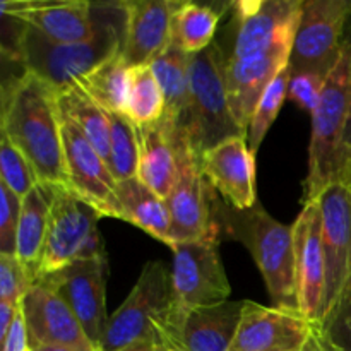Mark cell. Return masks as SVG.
<instances>
[{"instance_id": "38", "label": "cell", "mask_w": 351, "mask_h": 351, "mask_svg": "<svg viewBox=\"0 0 351 351\" xmlns=\"http://www.w3.org/2000/svg\"><path fill=\"white\" fill-rule=\"evenodd\" d=\"M19 311L21 307H14V305L7 304V302H0V343H3V339L9 335Z\"/></svg>"}, {"instance_id": "44", "label": "cell", "mask_w": 351, "mask_h": 351, "mask_svg": "<svg viewBox=\"0 0 351 351\" xmlns=\"http://www.w3.org/2000/svg\"><path fill=\"white\" fill-rule=\"evenodd\" d=\"M350 185H351V184H350Z\"/></svg>"}, {"instance_id": "43", "label": "cell", "mask_w": 351, "mask_h": 351, "mask_svg": "<svg viewBox=\"0 0 351 351\" xmlns=\"http://www.w3.org/2000/svg\"><path fill=\"white\" fill-rule=\"evenodd\" d=\"M27 351H33V350H31V348H29V350H27Z\"/></svg>"}, {"instance_id": "39", "label": "cell", "mask_w": 351, "mask_h": 351, "mask_svg": "<svg viewBox=\"0 0 351 351\" xmlns=\"http://www.w3.org/2000/svg\"><path fill=\"white\" fill-rule=\"evenodd\" d=\"M345 40H346V43L350 45V51H351V19H350V24H348V29H346V33H345ZM343 154H345L346 170H348V173L351 177V103H350L348 125H346L345 141H343ZM350 184H351V182H350Z\"/></svg>"}, {"instance_id": "14", "label": "cell", "mask_w": 351, "mask_h": 351, "mask_svg": "<svg viewBox=\"0 0 351 351\" xmlns=\"http://www.w3.org/2000/svg\"><path fill=\"white\" fill-rule=\"evenodd\" d=\"M243 300L209 307H182L175 302L160 346L171 351H228L239 329Z\"/></svg>"}, {"instance_id": "5", "label": "cell", "mask_w": 351, "mask_h": 351, "mask_svg": "<svg viewBox=\"0 0 351 351\" xmlns=\"http://www.w3.org/2000/svg\"><path fill=\"white\" fill-rule=\"evenodd\" d=\"M177 127L187 137L199 160L223 141L247 137L233 117L226 86V55L218 43L191 55L189 106Z\"/></svg>"}, {"instance_id": "31", "label": "cell", "mask_w": 351, "mask_h": 351, "mask_svg": "<svg viewBox=\"0 0 351 351\" xmlns=\"http://www.w3.org/2000/svg\"><path fill=\"white\" fill-rule=\"evenodd\" d=\"M125 115L136 125H147L163 119V93L149 65H139L130 71V91Z\"/></svg>"}, {"instance_id": "25", "label": "cell", "mask_w": 351, "mask_h": 351, "mask_svg": "<svg viewBox=\"0 0 351 351\" xmlns=\"http://www.w3.org/2000/svg\"><path fill=\"white\" fill-rule=\"evenodd\" d=\"M117 195H119L123 221L132 223L137 228L167 243L170 249L173 247L170 237L171 218L167 199L160 197L137 177L119 184Z\"/></svg>"}, {"instance_id": "6", "label": "cell", "mask_w": 351, "mask_h": 351, "mask_svg": "<svg viewBox=\"0 0 351 351\" xmlns=\"http://www.w3.org/2000/svg\"><path fill=\"white\" fill-rule=\"evenodd\" d=\"M173 305L171 273L160 261H149L129 297L110 315L99 351H120L139 345L158 348Z\"/></svg>"}, {"instance_id": "4", "label": "cell", "mask_w": 351, "mask_h": 351, "mask_svg": "<svg viewBox=\"0 0 351 351\" xmlns=\"http://www.w3.org/2000/svg\"><path fill=\"white\" fill-rule=\"evenodd\" d=\"M351 51L343 41L338 62L326 79L317 110L312 113V137L308 149V173L304 204L321 197L332 182H351L346 170L343 141L350 119Z\"/></svg>"}, {"instance_id": "7", "label": "cell", "mask_w": 351, "mask_h": 351, "mask_svg": "<svg viewBox=\"0 0 351 351\" xmlns=\"http://www.w3.org/2000/svg\"><path fill=\"white\" fill-rule=\"evenodd\" d=\"M98 218L101 215L69 189H51V208L40 278L64 269L75 261L106 257L98 232Z\"/></svg>"}, {"instance_id": "33", "label": "cell", "mask_w": 351, "mask_h": 351, "mask_svg": "<svg viewBox=\"0 0 351 351\" xmlns=\"http://www.w3.org/2000/svg\"><path fill=\"white\" fill-rule=\"evenodd\" d=\"M0 182L21 199L40 184L29 161L5 136L0 141Z\"/></svg>"}, {"instance_id": "10", "label": "cell", "mask_w": 351, "mask_h": 351, "mask_svg": "<svg viewBox=\"0 0 351 351\" xmlns=\"http://www.w3.org/2000/svg\"><path fill=\"white\" fill-rule=\"evenodd\" d=\"M219 235L182 242L171 249V288L182 307H209L228 302L232 287L218 252Z\"/></svg>"}, {"instance_id": "15", "label": "cell", "mask_w": 351, "mask_h": 351, "mask_svg": "<svg viewBox=\"0 0 351 351\" xmlns=\"http://www.w3.org/2000/svg\"><path fill=\"white\" fill-rule=\"evenodd\" d=\"M304 2L300 0H242L232 5V50L226 58H243L295 38Z\"/></svg>"}, {"instance_id": "32", "label": "cell", "mask_w": 351, "mask_h": 351, "mask_svg": "<svg viewBox=\"0 0 351 351\" xmlns=\"http://www.w3.org/2000/svg\"><path fill=\"white\" fill-rule=\"evenodd\" d=\"M291 75L293 74H291V69L288 65L267 86V89L261 96L259 103H257L256 110H254L249 129H247V143H249L250 151L254 154L257 153L259 146L263 144L267 130L271 129L273 122L276 120L278 113H280L281 106H283L285 99L288 98V88H290Z\"/></svg>"}, {"instance_id": "2", "label": "cell", "mask_w": 351, "mask_h": 351, "mask_svg": "<svg viewBox=\"0 0 351 351\" xmlns=\"http://www.w3.org/2000/svg\"><path fill=\"white\" fill-rule=\"evenodd\" d=\"M211 218L219 235L247 247L276 307L298 311L293 226L274 219L259 202L245 211H239L225 201H218L215 192Z\"/></svg>"}, {"instance_id": "27", "label": "cell", "mask_w": 351, "mask_h": 351, "mask_svg": "<svg viewBox=\"0 0 351 351\" xmlns=\"http://www.w3.org/2000/svg\"><path fill=\"white\" fill-rule=\"evenodd\" d=\"M130 67L122 51L110 57L77 81L79 88L106 113H125L130 91Z\"/></svg>"}, {"instance_id": "29", "label": "cell", "mask_w": 351, "mask_h": 351, "mask_svg": "<svg viewBox=\"0 0 351 351\" xmlns=\"http://www.w3.org/2000/svg\"><path fill=\"white\" fill-rule=\"evenodd\" d=\"M58 106L60 112L82 130L86 139L95 146L103 160L108 161L112 136L108 113L96 105L79 86H72L58 93Z\"/></svg>"}, {"instance_id": "26", "label": "cell", "mask_w": 351, "mask_h": 351, "mask_svg": "<svg viewBox=\"0 0 351 351\" xmlns=\"http://www.w3.org/2000/svg\"><path fill=\"white\" fill-rule=\"evenodd\" d=\"M165 98V117L180 123L191 95V55L170 45L149 64Z\"/></svg>"}, {"instance_id": "12", "label": "cell", "mask_w": 351, "mask_h": 351, "mask_svg": "<svg viewBox=\"0 0 351 351\" xmlns=\"http://www.w3.org/2000/svg\"><path fill=\"white\" fill-rule=\"evenodd\" d=\"M60 120L69 191L88 202L101 216L122 219L117 195L119 184L113 178L106 161L86 139L82 130L62 112Z\"/></svg>"}, {"instance_id": "34", "label": "cell", "mask_w": 351, "mask_h": 351, "mask_svg": "<svg viewBox=\"0 0 351 351\" xmlns=\"http://www.w3.org/2000/svg\"><path fill=\"white\" fill-rule=\"evenodd\" d=\"M338 351H351V276L328 317L317 324Z\"/></svg>"}, {"instance_id": "22", "label": "cell", "mask_w": 351, "mask_h": 351, "mask_svg": "<svg viewBox=\"0 0 351 351\" xmlns=\"http://www.w3.org/2000/svg\"><path fill=\"white\" fill-rule=\"evenodd\" d=\"M125 10L122 55L130 67L149 65L171 45V16L178 2L134 0Z\"/></svg>"}, {"instance_id": "37", "label": "cell", "mask_w": 351, "mask_h": 351, "mask_svg": "<svg viewBox=\"0 0 351 351\" xmlns=\"http://www.w3.org/2000/svg\"><path fill=\"white\" fill-rule=\"evenodd\" d=\"M326 79L328 77L319 74V72H298V74H293L291 75L290 88H288V98L312 115L317 110L319 103H321Z\"/></svg>"}, {"instance_id": "28", "label": "cell", "mask_w": 351, "mask_h": 351, "mask_svg": "<svg viewBox=\"0 0 351 351\" xmlns=\"http://www.w3.org/2000/svg\"><path fill=\"white\" fill-rule=\"evenodd\" d=\"M221 12L213 7L178 2L171 16V45L194 55L213 45Z\"/></svg>"}, {"instance_id": "8", "label": "cell", "mask_w": 351, "mask_h": 351, "mask_svg": "<svg viewBox=\"0 0 351 351\" xmlns=\"http://www.w3.org/2000/svg\"><path fill=\"white\" fill-rule=\"evenodd\" d=\"M173 144L177 153V178L167 197V206L171 218L170 237L175 247L182 242L208 239L216 235L218 230L211 218L213 187L202 173L201 160L175 122Z\"/></svg>"}, {"instance_id": "41", "label": "cell", "mask_w": 351, "mask_h": 351, "mask_svg": "<svg viewBox=\"0 0 351 351\" xmlns=\"http://www.w3.org/2000/svg\"><path fill=\"white\" fill-rule=\"evenodd\" d=\"M33 351H74L67 348H55V346H40V348H34Z\"/></svg>"}, {"instance_id": "11", "label": "cell", "mask_w": 351, "mask_h": 351, "mask_svg": "<svg viewBox=\"0 0 351 351\" xmlns=\"http://www.w3.org/2000/svg\"><path fill=\"white\" fill-rule=\"evenodd\" d=\"M106 280L108 257L75 261L71 266L38 280L67 304L98 351L110 321L105 302Z\"/></svg>"}, {"instance_id": "17", "label": "cell", "mask_w": 351, "mask_h": 351, "mask_svg": "<svg viewBox=\"0 0 351 351\" xmlns=\"http://www.w3.org/2000/svg\"><path fill=\"white\" fill-rule=\"evenodd\" d=\"M29 348L55 346L74 351H98L89 341L74 312L55 291L36 281L21 302Z\"/></svg>"}, {"instance_id": "35", "label": "cell", "mask_w": 351, "mask_h": 351, "mask_svg": "<svg viewBox=\"0 0 351 351\" xmlns=\"http://www.w3.org/2000/svg\"><path fill=\"white\" fill-rule=\"evenodd\" d=\"M33 285L34 280L16 256L0 254V302L21 307L24 295Z\"/></svg>"}, {"instance_id": "21", "label": "cell", "mask_w": 351, "mask_h": 351, "mask_svg": "<svg viewBox=\"0 0 351 351\" xmlns=\"http://www.w3.org/2000/svg\"><path fill=\"white\" fill-rule=\"evenodd\" d=\"M201 170L215 192L232 208L245 211L257 204L256 154L250 151L247 137H232L206 151Z\"/></svg>"}, {"instance_id": "13", "label": "cell", "mask_w": 351, "mask_h": 351, "mask_svg": "<svg viewBox=\"0 0 351 351\" xmlns=\"http://www.w3.org/2000/svg\"><path fill=\"white\" fill-rule=\"evenodd\" d=\"M322 216V254H324L326 288L321 324L351 276V185L332 182L317 199Z\"/></svg>"}, {"instance_id": "18", "label": "cell", "mask_w": 351, "mask_h": 351, "mask_svg": "<svg viewBox=\"0 0 351 351\" xmlns=\"http://www.w3.org/2000/svg\"><path fill=\"white\" fill-rule=\"evenodd\" d=\"M293 41L295 38H288L249 57L233 58V60L226 58V86H228L230 105L237 123L245 132V136L261 96L276 79V75L290 65Z\"/></svg>"}, {"instance_id": "42", "label": "cell", "mask_w": 351, "mask_h": 351, "mask_svg": "<svg viewBox=\"0 0 351 351\" xmlns=\"http://www.w3.org/2000/svg\"><path fill=\"white\" fill-rule=\"evenodd\" d=\"M156 351H171V350H156Z\"/></svg>"}, {"instance_id": "3", "label": "cell", "mask_w": 351, "mask_h": 351, "mask_svg": "<svg viewBox=\"0 0 351 351\" xmlns=\"http://www.w3.org/2000/svg\"><path fill=\"white\" fill-rule=\"evenodd\" d=\"M123 31L125 10L122 2L117 14H98V31L82 43H53L23 23L16 38V57L24 64V71L38 75L60 93L122 51Z\"/></svg>"}, {"instance_id": "30", "label": "cell", "mask_w": 351, "mask_h": 351, "mask_svg": "<svg viewBox=\"0 0 351 351\" xmlns=\"http://www.w3.org/2000/svg\"><path fill=\"white\" fill-rule=\"evenodd\" d=\"M110 117V158L106 161L117 184L137 177L139 141L136 123L125 113H108Z\"/></svg>"}, {"instance_id": "9", "label": "cell", "mask_w": 351, "mask_h": 351, "mask_svg": "<svg viewBox=\"0 0 351 351\" xmlns=\"http://www.w3.org/2000/svg\"><path fill=\"white\" fill-rule=\"evenodd\" d=\"M351 19V0L304 2L291 48V74L319 72L328 77L341 53Z\"/></svg>"}, {"instance_id": "40", "label": "cell", "mask_w": 351, "mask_h": 351, "mask_svg": "<svg viewBox=\"0 0 351 351\" xmlns=\"http://www.w3.org/2000/svg\"><path fill=\"white\" fill-rule=\"evenodd\" d=\"M120 351H156V348L149 345H139V346H132V348H125Z\"/></svg>"}, {"instance_id": "1", "label": "cell", "mask_w": 351, "mask_h": 351, "mask_svg": "<svg viewBox=\"0 0 351 351\" xmlns=\"http://www.w3.org/2000/svg\"><path fill=\"white\" fill-rule=\"evenodd\" d=\"M2 136L26 156L41 185H67L58 93L38 75H23L3 86Z\"/></svg>"}, {"instance_id": "36", "label": "cell", "mask_w": 351, "mask_h": 351, "mask_svg": "<svg viewBox=\"0 0 351 351\" xmlns=\"http://www.w3.org/2000/svg\"><path fill=\"white\" fill-rule=\"evenodd\" d=\"M21 208H23V199L0 182V254L16 256Z\"/></svg>"}, {"instance_id": "19", "label": "cell", "mask_w": 351, "mask_h": 351, "mask_svg": "<svg viewBox=\"0 0 351 351\" xmlns=\"http://www.w3.org/2000/svg\"><path fill=\"white\" fill-rule=\"evenodd\" d=\"M295 276H297L298 311L308 321L319 324L324 304L326 269L322 254V216L319 202L304 204L293 223Z\"/></svg>"}, {"instance_id": "23", "label": "cell", "mask_w": 351, "mask_h": 351, "mask_svg": "<svg viewBox=\"0 0 351 351\" xmlns=\"http://www.w3.org/2000/svg\"><path fill=\"white\" fill-rule=\"evenodd\" d=\"M139 141L137 178L146 187L167 199L177 178V153L173 144V120L163 119L147 125H136Z\"/></svg>"}, {"instance_id": "16", "label": "cell", "mask_w": 351, "mask_h": 351, "mask_svg": "<svg viewBox=\"0 0 351 351\" xmlns=\"http://www.w3.org/2000/svg\"><path fill=\"white\" fill-rule=\"evenodd\" d=\"M315 324L298 311L243 300L239 329L228 351H304Z\"/></svg>"}, {"instance_id": "20", "label": "cell", "mask_w": 351, "mask_h": 351, "mask_svg": "<svg viewBox=\"0 0 351 351\" xmlns=\"http://www.w3.org/2000/svg\"><path fill=\"white\" fill-rule=\"evenodd\" d=\"M5 17L27 24L53 43H82L98 31V16L88 2H21L0 3Z\"/></svg>"}, {"instance_id": "24", "label": "cell", "mask_w": 351, "mask_h": 351, "mask_svg": "<svg viewBox=\"0 0 351 351\" xmlns=\"http://www.w3.org/2000/svg\"><path fill=\"white\" fill-rule=\"evenodd\" d=\"M51 208V189L38 184L23 199L19 226L16 239V257L27 269L34 283L40 278L41 259L48 233V218Z\"/></svg>"}]
</instances>
